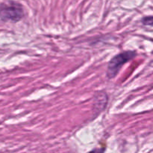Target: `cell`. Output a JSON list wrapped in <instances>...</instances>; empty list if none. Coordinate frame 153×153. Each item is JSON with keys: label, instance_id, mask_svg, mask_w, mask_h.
I'll return each mask as SVG.
<instances>
[{"label": "cell", "instance_id": "6da1fadb", "mask_svg": "<svg viewBox=\"0 0 153 153\" xmlns=\"http://www.w3.org/2000/svg\"><path fill=\"white\" fill-rule=\"evenodd\" d=\"M24 15L23 7L19 3L10 1L0 4V18L4 22H19Z\"/></svg>", "mask_w": 153, "mask_h": 153}, {"label": "cell", "instance_id": "7a4b0ae2", "mask_svg": "<svg viewBox=\"0 0 153 153\" xmlns=\"http://www.w3.org/2000/svg\"><path fill=\"white\" fill-rule=\"evenodd\" d=\"M137 55L136 51H126L114 56L108 64L107 77L109 79H114L117 76L123 66L132 60Z\"/></svg>", "mask_w": 153, "mask_h": 153}, {"label": "cell", "instance_id": "3957f363", "mask_svg": "<svg viewBox=\"0 0 153 153\" xmlns=\"http://www.w3.org/2000/svg\"><path fill=\"white\" fill-rule=\"evenodd\" d=\"M142 23L145 25H149V26H152V22H153V17L152 16H145L142 19Z\"/></svg>", "mask_w": 153, "mask_h": 153}]
</instances>
